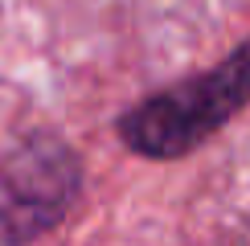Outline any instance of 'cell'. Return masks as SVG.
Segmentation results:
<instances>
[{
    "label": "cell",
    "mask_w": 250,
    "mask_h": 246,
    "mask_svg": "<svg viewBox=\"0 0 250 246\" xmlns=\"http://www.w3.org/2000/svg\"><path fill=\"white\" fill-rule=\"evenodd\" d=\"M250 102V41L238 45L209 74L189 78L140 107L119 123L127 148L144 156H185L201 140H209L226 119H234Z\"/></svg>",
    "instance_id": "cell-1"
},
{
    "label": "cell",
    "mask_w": 250,
    "mask_h": 246,
    "mask_svg": "<svg viewBox=\"0 0 250 246\" xmlns=\"http://www.w3.org/2000/svg\"><path fill=\"white\" fill-rule=\"evenodd\" d=\"M82 172L66 144L33 136L0 156V246H25L66 218Z\"/></svg>",
    "instance_id": "cell-2"
}]
</instances>
